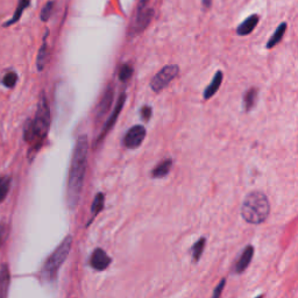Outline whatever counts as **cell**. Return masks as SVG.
<instances>
[{"label":"cell","instance_id":"6da1fadb","mask_svg":"<svg viewBox=\"0 0 298 298\" xmlns=\"http://www.w3.org/2000/svg\"><path fill=\"white\" fill-rule=\"evenodd\" d=\"M89 140L85 134L79 135L75 143L73 157H71L69 177H68L67 199L69 209L74 210L81 199L83 186L88 169Z\"/></svg>","mask_w":298,"mask_h":298},{"label":"cell","instance_id":"7a4b0ae2","mask_svg":"<svg viewBox=\"0 0 298 298\" xmlns=\"http://www.w3.org/2000/svg\"><path fill=\"white\" fill-rule=\"evenodd\" d=\"M50 108H49L46 94L42 93L39 105H37L35 116L34 119L28 120L24 130V139L31 145V150H29L31 154L36 153L42 147V143L47 138L49 128H50Z\"/></svg>","mask_w":298,"mask_h":298},{"label":"cell","instance_id":"3957f363","mask_svg":"<svg viewBox=\"0 0 298 298\" xmlns=\"http://www.w3.org/2000/svg\"><path fill=\"white\" fill-rule=\"evenodd\" d=\"M270 204L263 192L253 191L248 194L241 205V216L253 225L262 224L269 216Z\"/></svg>","mask_w":298,"mask_h":298},{"label":"cell","instance_id":"277c9868","mask_svg":"<svg viewBox=\"0 0 298 298\" xmlns=\"http://www.w3.org/2000/svg\"><path fill=\"white\" fill-rule=\"evenodd\" d=\"M71 245H73V236L68 235L62 241L61 245L52 252V254L46 260V262H44L42 267V270H41V274H42V278L44 281L51 283L56 280L59 267L63 265L68 255H69Z\"/></svg>","mask_w":298,"mask_h":298},{"label":"cell","instance_id":"5b68a950","mask_svg":"<svg viewBox=\"0 0 298 298\" xmlns=\"http://www.w3.org/2000/svg\"><path fill=\"white\" fill-rule=\"evenodd\" d=\"M149 0H141L139 3L137 13H135L134 21L130 27V36H137L147 29L154 17V10L148 6Z\"/></svg>","mask_w":298,"mask_h":298},{"label":"cell","instance_id":"8992f818","mask_svg":"<svg viewBox=\"0 0 298 298\" xmlns=\"http://www.w3.org/2000/svg\"><path fill=\"white\" fill-rule=\"evenodd\" d=\"M180 73L178 66L175 64H170V66H165L158 71V73L153 77L152 82H150V89L154 92H161L162 90H164L167 86L172 82V79L175 78Z\"/></svg>","mask_w":298,"mask_h":298},{"label":"cell","instance_id":"52a82bcc","mask_svg":"<svg viewBox=\"0 0 298 298\" xmlns=\"http://www.w3.org/2000/svg\"><path fill=\"white\" fill-rule=\"evenodd\" d=\"M125 101H126V94L122 93V94H120L118 101H116V105H115L114 110H113V112L111 113V115L107 118V122L105 123V125L103 126V128H101L99 135H98V138L96 140V146L98 145V143H100L101 141H103L104 139L106 138V135L110 133L112 128L114 127L116 120H118L120 113H122V111H123L124 105H125Z\"/></svg>","mask_w":298,"mask_h":298},{"label":"cell","instance_id":"ba28073f","mask_svg":"<svg viewBox=\"0 0 298 298\" xmlns=\"http://www.w3.org/2000/svg\"><path fill=\"white\" fill-rule=\"evenodd\" d=\"M146 138V128L141 125H137L130 128L126 132L125 137L123 139V145L127 149H135L141 146Z\"/></svg>","mask_w":298,"mask_h":298},{"label":"cell","instance_id":"9c48e42d","mask_svg":"<svg viewBox=\"0 0 298 298\" xmlns=\"http://www.w3.org/2000/svg\"><path fill=\"white\" fill-rule=\"evenodd\" d=\"M113 98H114V90H113L112 85H108L106 90H105L103 97L100 98V101L98 103L96 113V119L98 122L103 119L107 114L108 111H110L111 105L113 103Z\"/></svg>","mask_w":298,"mask_h":298},{"label":"cell","instance_id":"30bf717a","mask_svg":"<svg viewBox=\"0 0 298 298\" xmlns=\"http://www.w3.org/2000/svg\"><path fill=\"white\" fill-rule=\"evenodd\" d=\"M90 265L96 270H105L106 268L111 265V258L108 256L104 250L101 248H97L92 253L91 259H90Z\"/></svg>","mask_w":298,"mask_h":298},{"label":"cell","instance_id":"8fae6325","mask_svg":"<svg viewBox=\"0 0 298 298\" xmlns=\"http://www.w3.org/2000/svg\"><path fill=\"white\" fill-rule=\"evenodd\" d=\"M253 256H254V247L253 246H247L245 250L243 251V254L240 255L239 260L236 261L235 265V271L237 274L244 273L246 270V268L250 266V263L252 262Z\"/></svg>","mask_w":298,"mask_h":298},{"label":"cell","instance_id":"7c38bea8","mask_svg":"<svg viewBox=\"0 0 298 298\" xmlns=\"http://www.w3.org/2000/svg\"><path fill=\"white\" fill-rule=\"evenodd\" d=\"M10 270L9 266L3 265L0 268V298H7L9 295V288H10Z\"/></svg>","mask_w":298,"mask_h":298},{"label":"cell","instance_id":"4fadbf2b","mask_svg":"<svg viewBox=\"0 0 298 298\" xmlns=\"http://www.w3.org/2000/svg\"><path fill=\"white\" fill-rule=\"evenodd\" d=\"M259 19V16H256V14L247 18L244 22H241L240 26L236 29V33L239 34V35H248V34H251L254 31L256 26H258Z\"/></svg>","mask_w":298,"mask_h":298},{"label":"cell","instance_id":"5bb4252c","mask_svg":"<svg viewBox=\"0 0 298 298\" xmlns=\"http://www.w3.org/2000/svg\"><path fill=\"white\" fill-rule=\"evenodd\" d=\"M47 37H48V31L44 34L43 37V43L41 46L39 54H37V58H36V67L37 70L42 71L46 67V64L48 62V57H49V51H48V43H47Z\"/></svg>","mask_w":298,"mask_h":298},{"label":"cell","instance_id":"9a60e30c","mask_svg":"<svg viewBox=\"0 0 298 298\" xmlns=\"http://www.w3.org/2000/svg\"><path fill=\"white\" fill-rule=\"evenodd\" d=\"M222 82V73L221 71H217L212 78V82L210 83V85L207 86L204 91V99H210L211 97L214 96L217 93L218 89L220 88Z\"/></svg>","mask_w":298,"mask_h":298},{"label":"cell","instance_id":"2e32d148","mask_svg":"<svg viewBox=\"0 0 298 298\" xmlns=\"http://www.w3.org/2000/svg\"><path fill=\"white\" fill-rule=\"evenodd\" d=\"M172 161L171 160H164L161 163H158L155 168L152 170L153 178H163L168 175L171 170Z\"/></svg>","mask_w":298,"mask_h":298},{"label":"cell","instance_id":"e0dca14e","mask_svg":"<svg viewBox=\"0 0 298 298\" xmlns=\"http://www.w3.org/2000/svg\"><path fill=\"white\" fill-rule=\"evenodd\" d=\"M29 5H31V0H19V5L17 7L16 12H14L13 18L11 19L10 21H7L6 24H4V27H10V26L17 24V22L20 20L22 14H24L25 10L28 9Z\"/></svg>","mask_w":298,"mask_h":298},{"label":"cell","instance_id":"ac0fdd59","mask_svg":"<svg viewBox=\"0 0 298 298\" xmlns=\"http://www.w3.org/2000/svg\"><path fill=\"white\" fill-rule=\"evenodd\" d=\"M285 29H286V24L285 22H283L278 27L276 28V31L273 34V36L270 37L269 41H268L267 43V48L270 49V48H274L276 44H278L281 42V40L283 39V36H284V33H285Z\"/></svg>","mask_w":298,"mask_h":298},{"label":"cell","instance_id":"d6986e66","mask_svg":"<svg viewBox=\"0 0 298 298\" xmlns=\"http://www.w3.org/2000/svg\"><path fill=\"white\" fill-rule=\"evenodd\" d=\"M258 89L255 88H252L247 91V93L245 94V98H244V105H245V110L246 111H251L253 107H254V105L256 103V100H258Z\"/></svg>","mask_w":298,"mask_h":298},{"label":"cell","instance_id":"ffe728a7","mask_svg":"<svg viewBox=\"0 0 298 298\" xmlns=\"http://www.w3.org/2000/svg\"><path fill=\"white\" fill-rule=\"evenodd\" d=\"M104 201H105L104 194L99 192V194L96 195V197H94V201L92 203V206H91V213H92L93 218L96 217L97 214H99L100 211L104 209Z\"/></svg>","mask_w":298,"mask_h":298},{"label":"cell","instance_id":"44dd1931","mask_svg":"<svg viewBox=\"0 0 298 298\" xmlns=\"http://www.w3.org/2000/svg\"><path fill=\"white\" fill-rule=\"evenodd\" d=\"M11 188V177L10 176H2L0 177V203H3L4 199L6 198Z\"/></svg>","mask_w":298,"mask_h":298},{"label":"cell","instance_id":"7402d4cb","mask_svg":"<svg viewBox=\"0 0 298 298\" xmlns=\"http://www.w3.org/2000/svg\"><path fill=\"white\" fill-rule=\"evenodd\" d=\"M204 247H205L204 237H201V239H199L197 243L194 245V247H192V258H194L195 262H197L199 258L202 256L203 251H204Z\"/></svg>","mask_w":298,"mask_h":298},{"label":"cell","instance_id":"603a6c76","mask_svg":"<svg viewBox=\"0 0 298 298\" xmlns=\"http://www.w3.org/2000/svg\"><path fill=\"white\" fill-rule=\"evenodd\" d=\"M18 82V75L14 73V71H9V73L5 74V76L3 78V84L6 86V88L12 89L17 85Z\"/></svg>","mask_w":298,"mask_h":298},{"label":"cell","instance_id":"cb8c5ba5","mask_svg":"<svg viewBox=\"0 0 298 298\" xmlns=\"http://www.w3.org/2000/svg\"><path fill=\"white\" fill-rule=\"evenodd\" d=\"M118 76L122 82H127L128 79L133 76V68H132L130 64H124V66L120 68Z\"/></svg>","mask_w":298,"mask_h":298},{"label":"cell","instance_id":"d4e9b609","mask_svg":"<svg viewBox=\"0 0 298 298\" xmlns=\"http://www.w3.org/2000/svg\"><path fill=\"white\" fill-rule=\"evenodd\" d=\"M54 5H55L54 2H48L46 5H44L42 11H41L40 19L43 22H47L49 19H50L51 14H52V10H54Z\"/></svg>","mask_w":298,"mask_h":298},{"label":"cell","instance_id":"484cf974","mask_svg":"<svg viewBox=\"0 0 298 298\" xmlns=\"http://www.w3.org/2000/svg\"><path fill=\"white\" fill-rule=\"evenodd\" d=\"M9 236V227L5 224H0V248Z\"/></svg>","mask_w":298,"mask_h":298},{"label":"cell","instance_id":"4316f807","mask_svg":"<svg viewBox=\"0 0 298 298\" xmlns=\"http://www.w3.org/2000/svg\"><path fill=\"white\" fill-rule=\"evenodd\" d=\"M141 118L145 120V122H148V120L152 118V114H153V110L150 106H143L141 108Z\"/></svg>","mask_w":298,"mask_h":298},{"label":"cell","instance_id":"83f0119b","mask_svg":"<svg viewBox=\"0 0 298 298\" xmlns=\"http://www.w3.org/2000/svg\"><path fill=\"white\" fill-rule=\"evenodd\" d=\"M226 284V281L222 278V280L219 282V284H218L216 288H214V291H213V295L212 298H220V295L222 292V289H224V286Z\"/></svg>","mask_w":298,"mask_h":298},{"label":"cell","instance_id":"f1b7e54d","mask_svg":"<svg viewBox=\"0 0 298 298\" xmlns=\"http://www.w3.org/2000/svg\"><path fill=\"white\" fill-rule=\"evenodd\" d=\"M211 4H212V0H203V5H204V7H206V9H209Z\"/></svg>","mask_w":298,"mask_h":298},{"label":"cell","instance_id":"f546056e","mask_svg":"<svg viewBox=\"0 0 298 298\" xmlns=\"http://www.w3.org/2000/svg\"><path fill=\"white\" fill-rule=\"evenodd\" d=\"M256 298H263V296H262V295H260V296H258Z\"/></svg>","mask_w":298,"mask_h":298}]
</instances>
